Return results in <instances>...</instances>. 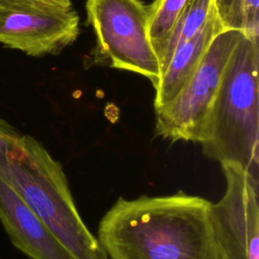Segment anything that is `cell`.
<instances>
[{
  "label": "cell",
  "instance_id": "cell-14",
  "mask_svg": "<svg viewBox=\"0 0 259 259\" xmlns=\"http://www.w3.org/2000/svg\"><path fill=\"white\" fill-rule=\"evenodd\" d=\"M13 131L14 128L10 124H8L6 121L0 118V134H8Z\"/></svg>",
  "mask_w": 259,
  "mask_h": 259
},
{
  "label": "cell",
  "instance_id": "cell-13",
  "mask_svg": "<svg viewBox=\"0 0 259 259\" xmlns=\"http://www.w3.org/2000/svg\"><path fill=\"white\" fill-rule=\"evenodd\" d=\"M58 7L70 8L72 3L70 0H0V7Z\"/></svg>",
  "mask_w": 259,
  "mask_h": 259
},
{
  "label": "cell",
  "instance_id": "cell-1",
  "mask_svg": "<svg viewBox=\"0 0 259 259\" xmlns=\"http://www.w3.org/2000/svg\"><path fill=\"white\" fill-rule=\"evenodd\" d=\"M210 201L177 192L119 197L98 226L108 259H221Z\"/></svg>",
  "mask_w": 259,
  "mask_h": 259
},
{
  "label": "cell",
  "instance_id": "cell-7",
  "mask_svg": "<svg viewBox=\"0 0 259 259\" xmlns=\"http://www.w3.org/2000/svg\"><path fill=\"white\" fill-rule=\"evenodd\" d=\"M79 35L72 8L0 7V42L32 56L58 55Z\"/></svg>",
  "mask_w": 259,
  "mask_h": 259
},
{
  "label": "cell",
  "instance_id": "cell-9",
  "mask_svg": "<svg viewBox=\"0 0 259 259\" xmlns=\"http://www.w3.org/2000/svg\"><path fill=\"white\" fill-rule=\"evenodd\" d=\"M223 30L212 5L204 25L174 52L161 75L158 85L154 88L155 110L169 103L182 90L199 66L213 38Z\"/></svg>",
  "mask_w": 259,
  "mask_h": 259
},
{
  "label": "cell",
  "instance_id": "cell-6",
  "mask_svg": "<svg viewBox=\"0 0 259 259\" xmlns=\"http://www.w3.org/2000/svg\"><path fill=\"white\" fill-rule=\"evenodd\" d=\"M226 191L210 215L221 259H259V181L240 165L223 162Z\"/></svg>",
  "mask_w": 259,
  "mask_h": 259
},
{
  "label": "cell",
  "instance_id": "cell-3",
  "mask_svg": "<svg viewBox=\"0 0 259 259\" xmlns=\"http://www.w3.org/2000/svg\"><path fill=\"white\" fill-rule=\"evenodd\" d=\"M259 45L243 35L224 70L207 116L204 155L240 165L259 181Z\"/></svg>",
  "mask_w": 259,
  "mask_h": 259
},
{
  "label": "cell",
  "instance_id": "cell-4",
  "mask_svg": "<svg viewBox=\"0 0 259 259\" xmlns=\"http://www.w3.org/2000/svg\"><path fill=\"white\" fill-rule=\"evenodd\" d=\"M87 19L96 37V59L107 66L148 78H161L149 36L148 6L141 0H87Z\"/></svg>",
  "mask_w": 259,
  "mask_h": 259
},
{
  "label": "cell",
  "instance_id": "cell-8",
  "mask_svg": "<svg viewBox=\"0 0 259 259\" xmlns=\"http://www.w3.org/2000/svg\"><path fill=\"white\" fill-rule=\"evenodd\" d=\"M0 221L13 245L32 259H75L44 222L1 178Z\"/></svg>",
  "mask_w": 259,
  "mask_h": 259
},
{
  "label": "cell",
  "instance_id": "cell-5",
  "mask_svg": "<svg viewBox=\"0 0 259 259\" xmlns=\"http://www.w3.org/2000/svg\"><path fill=\"white\" fill-rule=\"evenodd\" d=\"M244 33L223 30L211 41L182 90L156 112V133L171 142L201 143L224 70Z\"/></svg>",
  "mask_w": 259,
  "mask_h": 259
},
{
  "label": "cell",
  "instance_id": "cell-12",
  "mask_svg": "<svg viewBox=\"0 0 259 259\" xmlns=\"http://www.w3.org/2000/svg\"><path fill=\"white\" fill-rule=\"evenodd\" d=\"M191 0H154L148 6L149 36L157 52Z\"/></svg>",
  "mask_w": 259,
  "mask_h": 259
},
{
  "label": "cell",
  "instance_id": "cell-10",
  "mask_svg": "<svg viewBox=\"0 0 259 259\" xmlns=\"http://www.w3.org/2000/svg\"><path fill=\"white\" fill-rule=\"evenodd\" d=\"M211 7L212 0H191L182 11L157 52L161 75L167 68L174 52L204 25Z\"/></svg>",
  "mask_w": 259,
  "mask_h": 259
},
{
  "label": "cell",
  "instance_id": "cell-11",
  "mask_svg": "<svg viewBox=\"0 0 259 259\" xmlns=\"http://www.w3.org/2000/svg\"><path fill=\"white\" fill-rule=\"evenodd\" d=\"M212 5L224 30L258 36L259 0H212Z\"/></svg>",
  "mask_w": 259,
  "mask_h": 259
},
{
  "label": "cell",
  "instance_id": "cell-2",
  "mask_svg": "<svg viewBox=\"0 0 259 259\" xmlns=\"http://www.w3.org/2000/svg\"><path fill=\"white\" fill-rule=\"evenodd\" d=\"M0 178L75 259H108L76 208L61 163L34 138L0 134Z\"/></svg>",
  "mask_w": 259,
  "mask_h": 259
}]
</instances>
